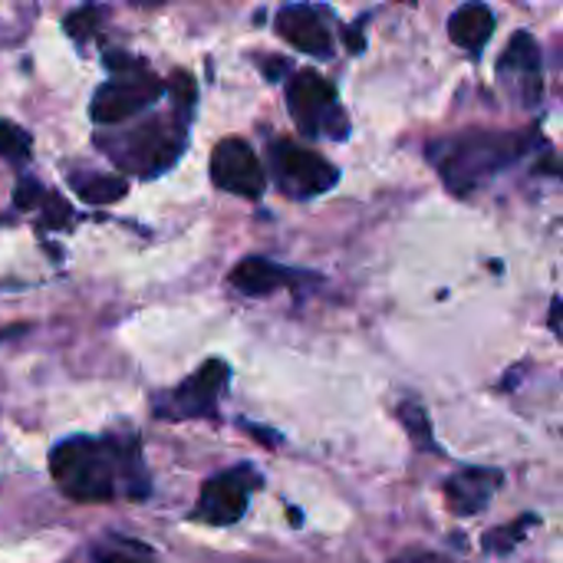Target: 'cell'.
Returning a JSON list of instances; mask_svg holds the SVG:
<instances>
[{
    "label": "cell",
    "mask_w": 563,
    "mask_h": 563,
    "mask_svg": "<svg viewBox=\"0 0 563 563\" xmlns=\"http://www.w3.org/2000/svg\"><path fill=\"white\" fill-rule=\"evenodd\" d=\"M498 82L525 106L541 102V49L531 33H515L498 63Z\"/></svg>",
    "instance_id": "9"
},
{
    "label": "cell",
    "mask_w": 563,
    "mask_h": 563,
    "mask_svg": "<svg viewBox=\"0 0 563 563\" xmlns=\"http://www.w3.org/2000/svg\"><path fill=\"white\" fill-rule=\"evenodd\" d=\"M399 416H402V422H406L412 442H416L422 452H439V449H435V439H432V429H429V419H426V412H422L416 402H406Z\"/></svg>",
    "instance_id": "17"
},
{
    "label": "cell",
    "mask_w": 563,
    "mask_h": 563,
    "mask_svg": "<svg viewBox=\"0 0 563 563\" xmlns=\"http://www.w3.org/2000/svg\"><path fill=\"white\" fill-rule=\"evenodd\" d=\"M261 478L251 472V468H231V472H221L214 475L211 482H205L201 488V498H198V518L214 525V528H228L234 521L244 518L247 511V498H251V488H257Z\"/></svg>",
    "instance_id": "7"
},
{
    "label": "cell",
    "mask_w": 563,
    "mask_h": 563,
    "mask_svg": "<svg viewBox=\"0 0 563 563\" xmlns=\"http://www.w3.org/2000/svg\"><path fill=\"white\" fill-rule=\"evenodd\" d=\"M73 191L86 201V205H112L119 198H125L129 181L115 178V175H102V172H79L69 178Z\"/></svg>",
    "instance_id": "15"
},
{
    "label": "cell",
    "mask_w": 563,
    "mask_h": 563,
    "mask_svg": "<svg viewBox=\"0 0 563 563\" xmlns=\"http://www.w3.org/2000/svg\"><path fill=\"white\" fill-rule=\"evenodd\" d=\"M264 69H267V76H271V79H277V76L287 69V63H284V59H271V63H264Z\"/></svg>",
    "instance_id": "22"
},
{
    "label": "cell",
    "mask_w": 563,
    "mask_h": 563,
    "mask_svg": "<svg viewBox=\"0 0 563 563\" xmlns=\"http://www.w3.org/2000/svg\"><path fill=\"white\" fill-rule=\"evenodd\" d=\"M165 92V82L155 76H125V79H112L106 86H99V92L92 96L89 115L99 125H115L132 119L135 112L148 109L158 96Z\"/></svg>",
    "instance_id": "8"
},
{
    "label": "cell",
    "mask_w": 563,
    "mask_h": 563,
    "mask_svg": "<svg viewBox=\"0 0 563 563\" xmlns=\"http://www.w3.org/2000/svg\"><path fill=\"white\" fill-rule=\"evenodd\" d=\"M290 280V274L264 257H244L234 271H231V284L247 294V297H267L277 287H284Z\"/></svg>",
    "instance_id": "14"
},
{
    "label": "cell",
    "mask_w": 563,
    "mask_h": 563,
    "mask_svg": "<svg viewBox=\"0 0 563 563\" xmlns=\"http://www.w3.org/2000/svg\"><path fill=\"white\" fill-rule=\"evenodd\" d=\"M40 198H43V191H40V185H36L33 178L20 181V185H16V191H13V205H16L20 211H30Z\"/></svg>",
    "instance_id": "19"
},
{
    "label": "cell",
    "mask_w": 563,
    "mask_h": 563,
    "mask_svg": "<svg viewBox=\"0 0 563 563\" xmlns=\"http://www.w3.org/2000/svg\"><path fill=\"white\" fill-rule=\"evenodd\" d=\"M396 563H442V561H435V558H402V561H396Z\"/></svg>",
    "instance_id": "24"
},
{
    "label": "cell",
    "mask_w": 563,
    "mask_h": 563,
    "mask_svg": "<svg viewBox=\"0 0 563 563\" xmlns=\"http://www.w3.org/2000/svg\"><path fill=\"white\" fill-rule=\"evenodd\" d=\"M211 178L221 191H231L238 198H261L267 188L264 165L244 139H224L214 145Z\"/></svg>",
    "instance_id": "6"
},
{
    "label": "cell",
    "mask_w": 563,
    "mask_h": 563,
    "mask_svg": "<svg viewBox=\"0 0 563 563\" xmlns=\"http://www.w3.org/2000/svg\"><path fill=\"white\" fill-rule=\"evenodd\" d=\"M534 145V135L521 132H465L445 142H435L429 148L432 162L439 165L445 185L455 195H468L488 178H495L501 168L515 165L528 148Z\"/></svg>",
    "instance_id": "2"
},
{
    "label": "cell",
    "mask_w": 563,
    "mask_h": 563,
    "mask_svg": "<svg viewBox=\"0 0 563 563\" xmlns=\"http://www.w3.org/2000/svg\"><path fill=\"white\" fill-rule=\"evenodd\" d=\"M277 33L297 46L300 53H310L317 59H330L333 56V36L330 26L323 23L320 10L303 7V3H290L277 13Z\"/></svg>",
    "instance_id": "11"
},
{
    "label": "cell",
    "mask_w": 563,
    "mask_h": 563,
    "mask_svg": "<svg viewBox=\"0 0 563 563\" xmlns=\"http://www.w3.org/2000/svg\"><path fill=\"white\" fill-rule=\"evenodd\" d=\"M181 145H185V132L155 119V122L139 125L135 132H129L122 145H109V152L122 168H129L142 178H152L178 158Z\"/></svg>",
    "instance_id": "5"
},
{
    "label": "cell",
    "mask_w": 563,
    "mask_h": 563,
    "mask_svg": "<svg viewBox=\"0 0 563 563\" xmlns=\"http://www.w3.org/2000/svg\"><path fill=\"white\" fill-rule=\"evenodd\" d=\"M99 563H145V561H129V558H119V554H102Z\"/></svg>",
    "instance_id": "23"
},
{
    "label": "cell",
    "mask_w": 563,
    "mask_h": 563,
    "mask_svg": "<svg viewBox=\"0 0 563 563\" xmlns=\"http://www.w3.org/2000/svg\"><path fill=\"white\" fill-rule=\"evenodd\" d=\"M534 518H521L518 525H505V528H498L495 534H488L485 538V548L488 551H495V554H511L518 544H521V538L528 534V525H531Z\"/></svg>",
    "instance_id": "18"
},
{
    "label": "cell",
    "mask_w": 563,
    "mask_h": 563,
    "mask_svg": "<svg viewBox=\"0 0 563 563\" xmlns=\"http://www.w3.org/2000/svg\"><path fill=\"white\" fill-rule=\"evenodd\" d=\"M271 168H274V178H277L280 191L290 195V198L323 195L340 178V172L327 158H320L317 152L300 148V145L287 142V139L271 142Z\"/></svg>",
    "instance_id": "4"
},
{
    "label": "cell",
    "mask_w": 563,
    "mask_h": 563,
    "mask_svg": "<svg viewBox=\"0 0 563 563\" xmlns=\"http://www.w3.org/2000/svg\"><path fill=\"white\" fill-rule=\"evenodd\" d=\"M49 472H53L59 492L73 501H109L119 495L122 478H129L132 498H142V492L132 485V478L145 482L135 439L132 442L69 439L59 449H53Z\"/></svg>",
    "instance_id": "1"
},
{
    "label": "cell",
    "mask_w": 563,
    "mask_h": 563,
    "mask_svg": "<svg viewBox=\"0 0 563 563\" xmlns=\"http://www.w3.org/2000/svg\"><path fill=\"white\" fill-rule=\"evenodd\" d=\"M501 488V475L498 472H482V468H472V472H462L455 478H449L445 485V505L452 515L459 518H472L478 511L488 508L492 495Z\"/></svg>",
    "instance_id": "12"
},
{
    "label": "cell",
    "mask_w": 563,
    "mask_h": 563,
    "mask_svg": "<svg viewBox=\"0 0 563 563\" xmlns=\"http://www.w3.org/2000/svg\"><path fill=\"white\" fill-rule=\"evenodd\" d=\"M495 33V13L485 3H465L449 20V36L465 46L468 53H478Z\"/></svg>",
    "instance_id": "13"
},
{
    "label": "cell",
    "mask_w": 563,
    "mask_h": 563,
    "mask_svg": "<svg viewBox=\"0 0 563 563\" xmlns=\"http://www.w3.org/2000/svg\"><path fill=\"white\" fill-rule=\"evenodd\" d=\"M0 158L26 162L30 158V132H23L20 125L0 119Z\"/></svg>",
    "instance_id": "16"
},
{
    "label": "cell",
    "mask_w": 563,
    "mask_h": 563,
    "mask_svg": "<svg viewBox=\"0 0 563 563\" xmlns=\"http://www.w3.org/2000/svg\"><path fill=\"white\" fill-rule=\"evenodd\" d=\"M106 63H109L112 73H119V79H125V73H132V69L145 73V63H142V59H132L129 53H109Z\"/></svg>",
    "instance_id": "21"
},
{
    "label": "cell",
    "mask_w": 563,
    "mask_h": 563,
    "mask_svg": "<svg viewBox=\"0 0 563 563\" xmlns=\"http://www.w3.org/2000/svg\"><path fill=\"white\" fill-rule=\"evenodd\" d=\"M224 386H228V366L221 360H208L191 379H185L175 389L172 396L175 412L185 419H214Z\"/></svg>",
    "instance_id": "10"
},
{
    "label": "cell",
    "mask_w": 563,
    "mask_h": 563,
    "mask_svg": "<svg viewBox=\"0 0 563 563\" xmlns=\"http://www.w3.org/2000/svg\"><path fill=\"white\" fill-rule=\"evenodd\" d=\"M92 16H96V10H92V7L69 13V16H66V30H69V36L86 40V36H89V20H92Z\"/></svg>",
    "instance_id": "20"
},
{
    "label": "cell",
    "mask_w": 563,
    "mask_h": 563,
    "mask_svg": "<svg viewBox=\"0 0 563 563\" xmlns=\"http://www.w3.org/2000/svg\"><path fill=\"white\" fill-rule=\"evenodd\" d=\"M287 106L303 135H323V132H330L333 139L346 135V119L336 102V86L317 69H300L290 76Z\"/></svg>",
    "instance_id": "3"
}]
</instances>
